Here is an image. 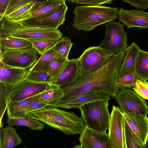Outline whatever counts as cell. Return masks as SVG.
<instances>
[{
  "label": "cell",
  "mask_w": 148,
  "mask_h": 148,
  "mask_svg": "<svg viewBox=\"0 0 148 148\" xmlns=\"http://www.w3.org/2000/svg\"><path fill=\"white\" fill-rule=\"evenodd\" d=\"M124 50L114 54L98 70L80 76L73 84L62 87L61 100L73 99L85 93L95 92L114 98L120 88L118 83L120 67L126 55Z\"/></svg>",
  "instance_id": "cell-1"
},
{
  "label": "cell",
  "mask_w": 148,
  "mask_h": 148,
  "mask_svg": "<svg viewBox=\"0 0 148 148\" xmlns=\"http://www.w3.org/2000/svg\"><path fill=\"white\" fill-rule=\"evenodd\" d=\"M27 116L41 121L66 135L80 134L86 126L81 117L75 113L56 106H46L30 112Z\"/></svg>",
  "instance_id": "cell-2"
},
{
  "label": "cell",
  "mask_w": 148,
  "mask_h": 148,
  "mask_svg": "<svg viewBox=\"0 0 148 148\" xmlns=\"http://www.w3.org/2000/svg\"><path fill=\"white\" fill-rule=\"evenodd\" d=\"M119 8L103 6L79 5L74 9L73 26L78 30L89 31L118 17Z\"/></svg>",
  "instance_id": "cell-3"
},
{
  "label": "cell",
  "mask_w": 148,
  "mask_h": 148,
  "mask_svg": "<svg viewBox=\"0 0 148 148\" xmlns=\"http://www.w3.org/2000/svg\"><path fill=\"white\" fill-rule=\"evenodd\" d=\"M0 36L17 37L30 41L40 40L58 41L63 34L58 29L28 26L20 22L0 19Z\"/></svg>",
  "instance_id": "cell-4"
},
{
  "label": "cell",
  "mask_w": 148,
  "mask_h": 148,
  "mask_svg": "<svg viewBox=\"0 0 148 148\" xmlns=\"http://www.w3.org/2000/svg\"><path fill=\"white\" fill-rule=\"evenodd\" d=\"M110 100L91 102L80 108L81 117L86 126L98 132H106L110 115L108 109Z\"/></svg>",
  "instance_id": "cell-5"
},
{
  "label": "cell",
  "mask_w": 148,
  "mask_h": 148,
  "mask_svg": "<svg viewBox=\"0 0 148 148\" xmlns=\"http://www.w3.org/2000/svg\"><path fill=\"white\" fill-rule=\"evenodd\" d=\"M54 85L51 83L32 82L26 78L13 86L2 84L7 104L10 102L21 101L40 94L51 88Z\"/></svg>",
  "instance_id": "cell-6"
},
{
  "label": "cell",
  "mask_w": 148,
  "mask_h": 148,
  "mask_svg": "<svg viewBox=\"0 0 148 148\" xmlns=\"http://www.w3.org/2000/svg\"><path fill=\"white\" fill-rule=\"evenodd\" d=\"M38 54L32 47L1 50L0 63L8 67L29 69L38 61Z\"/></svg>",
  "instance_id": "cell-7"
},
{
  "label": "cell",
  "mask_w": 148,
  "mask_h": 148,
  "mask_svg": "<svg viewBox=\"0 0 148 148\" xmlns=\"http://www.w3.org/2000/svg\"><path fill=\"white\" fill-rule=\"evenodd\" d=\"M114 54L99 46L86 49L78 58L80 76L95 71L106 64Z\"/></svg>",
  "instance_id": "cell-8"
},
{
  "label": "cell",
  "mask_w": 148,
  "mask_h": 148,
  "mask_svg": "<svg viewBox=\"0 0 148 148\" xmlns=\"http://www.w3.org/2000/svg\"><path fill=\"white\" fill-rule=\"evenodd\" d=\"M114 98L123 112L130 115H148L146 101L133 89L120 86Z\"/></svg>",
  "instance_id": "cell-9"
},
{
  "label": "cell",
  "mask_w": 148,
  "mask_h": 148,
  "mask_svg": "<svg viewBox=\"0 0 148 148\" xmlns=\"http://www.w3.org/2000/svg\"><path fill=\"white\" fill-rule=\"evenodd\" d=\"M127 33L120 22L111 21L106 24V35L99 47L110 51L114 55L124 51L127 45Z\"/></svg>",
  "instance_id": "cell-10"
},
{
  "label": "cell",
  "mask_w": 148,
  "mask_h": 148,
  "mask_svg": "<svg viewBox=\"0 0 148 148\" xmlns=\"http://www.w3.org/2000/svg\"><path fill=\"white\" fill-rule=\"evenodd\" d=\"M124 116L121 108L112 106L108 133L112 148H125Z\"/></svg>",
  "instance_id": "cell-11"
},
{
  "label": "cell",
  "mask_w": 148,
  "mask_h": 148,
  "mask_svg": "<svg viewBox=\"0 0 148 148\" xmlns=\"http://www.w3.org/2000/svg\"><path fill=\"white\" fill-rule=\"evenodd\" d=\"M68 8L64 3L57 9L45 15L20 22L28 26L58 29L63 24Z\"/></svg>",
  "instance_id": "cell-12"
},
{
  "label": "cell",
  "mask_w": 148,
  "mask_h": 148,
  "mask_svg": "<svg viewBox=\"0 0 148 148\" xmlns=\"http://www.w3.org/2000/svg\"><path fill=\"white\" fill-rule=\"evenodd\" d=\"M82 148H112L108 133L86 126L79 138Z\"/></svg>",
  "instance_id": "cell-13"
},
{
  "label": "cell",
  "mask_w": 148,
  "mask_h": 148,
  "mask_svg": "<svg viewBox=\"0 0 148 148\" xmlns=\"http://www.w3.org/2000/svg\"><path fill=\"white\" fill-rule=\"evenodd\" d=\"M118 17L119 21L123 23L127 29L148 28V13L142 10H125L121 8L118 11Z\"/></svg>",
  "instance_id": "cell-14"
},
{
  "label": "cell",
  "mask_w": 148,
  "mask_h": 148,
  "mask_svg": "<svg viewBox=\"0 0 148 148\" xmlns=\"http://www.w3.org/2000/svg\"><path fill=\"white\" fill-rule=\"evenodd\" d=\"M111 99L110 96L106 94L95 92H90L81 95L75 98L61 100L55 106L62 108L79 109L84 105L91 102L106 99Z\"/></svg>",
  "instance_id": "cell-15"
},
{
  "label": "cell",
  "mask_w": 148,
  "mask_h": 148,
  "mask_svg": "<svg viewBox=\"0 0 148 148\" xmlns=\"http://www.w3.org/2000/svg\"><path fill=\"white\" fill-rule=\"evenodd\" d=\"M29 71L28 69L10 68L0 64V82L13 86L25 79Z\"/></svg>",
  "instance_id": "cell-16"
},
{
  "label": "cell",
  "mask_w": 148,
  "mask_h": 148,
  "mask_svg": "<svg viewBox=\"0 0 148 148\" xmlns=\"http://www.w3.org/2000/svg\"><path fill=\"white\" fill-rule=\"evenodd\" d=\"M123 113L124 118L130 126L145 145L148 138L147 115H130Z\"/></svg>",
  "instance_id": "cell-17"
},
{
  "label": "cell",
  "mask_w": 148,
  "mask_h": 148,
  "mask_svg": "<svg viewBox=\"0 0 148 148\" xmlns=\"http://www.w3.org/2000/svg\"><path fill=\"white\" fill-rule=\"evenodd\" d=\"M80 76L78 58L69 60L64 70L54 84L61 87L73 84Z\"/></svg>",
  "instance_id": "cell-18"
},
{
  "label": "cell",
  "mask_w": 148,
  "mask_h": 148,
  "mask_svg": "<svg viewBox=\"0 0 148 148\" xmlns=\"http://www.w3.org/2000/svg\"><path fill=\"white\" fill-rule=\"evenodd\" d=\"M140 50L134 42L125 50L126 53L120 67L119 77L135 73L136 60Z\"/></svg>",
  "instance_id": "cell-19"
},
{
  "label": "cell",
  "mask_w": 148,
  "mask_h": 148,
  "mask_svg": "<svg viewBox=\"0 0 148 148\" xmlns=\"http://www.w3.org/2000/svg\"><path fill=\"white\" fill-rule=\"evenodd\" d=\"M3 123L0 122V148H14L22 143V140L15 128L8 125L3 127Z\"/></svg>",
  "instance_id": "cell-20"
},
{
  "label": "cell",
  "mask_w": 148,
  "mask_h": 148,
  "mask_svg": "<svg viewBox=\"0 0 148 148\" xmlns=\"http://www.w3.org/2000/svg\"><path fill=\"white\" fill-rule=\"evenodd\" d=\"M64 3L35 1L31 9V18L45 15L54 11Z\"/></svg>",
  "instance_id": "cell-21"
},
{
  "label": "cell",
  "mask_w": 148,
  "mask_h": 148,
  "mask_svg": "<svg viewBox=\"0 0 148 148\" xmlns=\"http://www.w3.org/2000/svg\"><path fill=\"white\" fill-rule=\"evenodd\" d=\"M61 57L59 54L53 49H50L41 55L36 64L29 71H41L47 72L48 67L55 60Z\"/></svg>",
  "instance_id": "cell-22"
},
{
  "label": "cell",
  "mask_w": 148,
  "mask_h": 148,
  "mask_svg": "<svg viewBox=\"0 0 148 148\" xmlns=\"http://www.w3.org/2000/svg\"><path fill=\"white\" fill-rule=\"evenodd\" d=\"M0 51L32 47L31 42L20 38L0 36Z\"/></svg>",
  "instance_id": "cell-23"
},
{
  "label": "cell",
  "mask_w": 148,
  "mask_h": 148,
  "mask_svg": "<svg viewBox=\"0 0 148 148\" xmlns=\"http://www.w3.org/2000/svg\"><path fill=\"white\" fill-rule=\"evenodd\" d=\"M7 123L10 126H24L34 130H41L44 128L45 123L40 121L26 116L19 118H8Z\"/></svg>",
  "instance_id": "cell-24"
},
{
  "label": "cell",
  "mask_w": 148,
  "mask_h": 148,
  "mask_svg": "<svg viewBox=\"0 0 148 148\" xmlns=\"http://www.w3.org/2000/svg\"><path fill=\"white\" fill-rule=\"evenodd\" d=\"M64 93L63 88L55 84L51 88L40 93L39 98L48 106H55L60 102Z\"/></svg>",
  "instance_id": "cell-25"
},
{
  "label": "cell",
  "mask_w": 148,
  "mask_h": 148,
  "mask_svg": "<svg viewBox=\"0 0 148 148\" xmlns=\"http://www.w3.org/2000/svg\"><path fill=\"white\" fill-rule=\"evenodd\" d=\"M134 73L137 79L148 81V52L140 51L136 60Z\"/></svg>",
  "instance_id": "cell-26"
},
{
  "label": "cell",
  "mask_w": 148,
  "mask_h": 148,
  "mask_svg": "<svg viewBox=\"0 0 148 148\" xmlns=\"http://www.w3.org/2000/svg\"><path fill=\"white\" fill-rule=\"evenodd\" d=\"M125 148H145V145L129 125L124 118Z\"/></svg>",
  "instance_id": "cell-27"
},
{
  "label": "cell",
  "mask_w": 148,
  "mask_h": 148,
  "mask_svg": "<svg viewBox=\"0 0 148 148\" xmlns=\"http://www.w3.org/2000/svg\"><path fill=\"white\" fill-rule=\"evenodd\" d=\"M34 1L29 2L23 5L3 17L7 19L17 22H21L30 18L31 9Z\"/></svg>",
  "instance_id": "cell-28"
},
{
  "label": "cell",
  "mask_w": 148,
  "mask_h": 148,
  "mask_svg": "<svg viewBox=\"0 0 148 148\" xmlns=\"http://www.w3.org/2000/svg\"><path fill=\"white\" fill-rule=\"evenodd\" d=\"M69 60L68 58L60 57L54 60L49 66L47 73L52 78L53 84L57 81Z\"/></svg>",
  "instance_id": "cell-29"
},
{
  "label": "cell",
  "mask_w": 148,
  "mask_h": 148,
  "mask_svg": "<svg viewBox=\"0 0 148 148\" xmlns=\"http://www.w3.org/2000/svg\"><path fill=\"white\" fill-rule=\"evenodd\" d=\"M40 94L18 101L11 102L7 104L8 117L12 118L18 112L37 99Z\"/></svg>",
  "instance_id": "cell-30"
},
{
  "label": "cell",
  "mask_w": 148,
  "mask_h": 148,
  "mask_svg": "<svg viewBox=\"0 0 148 148\" xmlns=\"http://www.w3.org/2000/svg\"><path fill=\"white\" fill-rule=\"evenodd\" d=\"M73 43L68 37L62 38L57 41L51 49L58 52L63 58H68L69 54Z\"/></svg>",
  "instance_id": "cell-31"
},
{
  "label": "cell",
  "mask_w": 148,
  "mask_h": 148,
  "mask_svg": "<svg viewBox=\"0 0 148 148\" xmlns=\"http://www.w3.org/2000/svg\"><path fill=\"white\" fill-rule=\"evenodd\" d=\"M39 96L40 95L37 99L23 108L16 114L12 118L24 117L27 116V114L30 112L48 106L46 103L40 99Z\"/></svg>",
  "instance_id": "cell-32"
},
{
  "label": "cell",
  "mask_w": 148,
  "mask_h": 148,
  "mask_svg": "<svg viewBox=\"0 0 148 148\" xmlns=\"http://www.w3.org/2000/svg\"><path fill=\"white\" fill-rule=\"evenodd\" d=\"M26 79L35 82L52 84L53 82L52 78L47 72L41 71H29Z\"/></svg>",
  "instance_id": "cell-33"
},
{
  "label": "cell",
  "mask_w": 148,
  "mask_h": 148,
  "mask_svg": "<svg viewBox=\"0 0 148 148\" xmlns=\"http://www.w3.org/2000/svg\"><path fill=\"white\" fill-rule=\"evenodd\" d=\"M53 40H40L31 41L32 47L38 54L42 55L46 51L51 49L57 41Z\"/></svg>",
  "instance_id": "cell-34"
},
{
  "label": "cell",
  "mask_w": 148,
  "mask_h": 148,
  "mask_svg": "<svg viewBox=\"0 0 148 148\" xmlns=\"http://www.w3.org/2000/svg\"><path fill=\"white\" fill-rule=\"evenodd\" d=\"M132 88L140 97L148 100V82L146 80L136 79Z\"/></svg>",
  "instance_id": "cell-35"
},
{
  "label": "cell",
  "mask_w": 148,
  "mask_h": 148,
  "mask_svg": "<svg viewBox=\"0 0 148 148\" xmlns=\"http://www.w3.org/2000/svg\"><path fill=\"white\" fill-rule=\"evenodd\" d=\"M136 79L135 73L128 74L119 77L118 83L120 87L132 88L134 86Z\"/></svg>",
  "instance_id": "cell-36"
},
{
  "label": "cell",
  "mask_w": 148,
  "mask_h": 148,
  "mask_svg": "<svg viewBox=\"0 0 148 148\" xmlns=\"http://www.w3.org/2000/svg\"><path fill=\"white\" fill-rule=\"evenodd\" d=\"M34 1L35 0H10L4 16L11 13L23 5Z\"/></svg>",
  "instance_id": "cell-37"
},
{
  "label": "cell",
  "mask_w": 148,
  "mask_h": 148,
  "mask_svg": "<svg viewBox=\"0 0 148 148\" xmlns=\"http://www.w3.org/2000/svg\"><path fill=\"white\" fill-rule=\"evenodd\" d=\"M114 0H76L75 3L78 4L91 6H99L106 3H111Z\"/></svg>",
  "instance_id": "cell-38"
},
{
  "label": "cell",
  "mask_w": 148,
  "mask_h": 148,
  "mask_svg": "<svg viewBox=\"0 0 148 148\" xmlns=\"http://www.w3.org/2000/svg\"><path fill=\"white\" fill-rule=\"evenodd\" d=\"M121 0L138 9L145 10L148 8V0Z\"/></svg>",
  "instance_id": "cell-39"
},
{
  "label": "cell",
  "mask_w": 148,
  "mask_h": 148,
  "mask_svg": "<svg viewBox=\"0 0 148 148\" xmlns=\"http://www.w3.org/2000/svg\"><path fill=\"white\" fill-rule=\"evenodd\" d=\"M7 104L3 91L2 84L0 83V122L6 109Z\"/></svg>",
  "instance_id": "cell-40"
},
{
  "label": "cell",
  "mask_w": 148,
  "mask_h": 148,
  "mask_svg": "<svg viewBox=\"0 0 148 148\" xmlns=\"http://www.w3.org/2000/svg\"><path fill=\"white\" fill-rule=\"evenodd\" d=\"M10 0H0V19L4 16Z\"/></svg>",
  "instance_id": "cell-41"
},
{
  "label": "cell",
  "mask_w": 148,
  "mask_h": 148,
  "mask_svg": "<svg viewBox=\"0 0 148 148\" xmlns=\"http://www.w3.org/2000/svg\"><path fill=\"white\" fill-rule=\"evenodd\" d=\"M68 0H35V1H51L57 2H65Z\"/></svg>",
  "instance_id": "cell-42"
},
{
  "label": "cell",
  "mask_w": 148,
  "mask_h": 148,
  "mask_svg": "<svg viewBox=\"0 0 148 148\" xmlns=\"http://www.w3.org/2000/svg\"><path fill=\"white\" fill-rule=\"evenodd\" d=\"M145 148H148V138L147 140L146 143L145 145Z\"/></svg>",
  "instance_id": "cell-43"
},
{
  "label": "cell",
  "mask_w": 148,
  "mask_h": 148,
  "mask_svg": "<svg viewBox=\"0 0 148 148\" xmlns=\"http://www.w3.org/2000/svg\"><path fill=\"white\" fill-rule=\"evenodd\" d=\"M76 0H68V3L71 2L73 3H75V1Z\"/></svg>",
  "instance_id": "cell-44"
}]
</instances>
